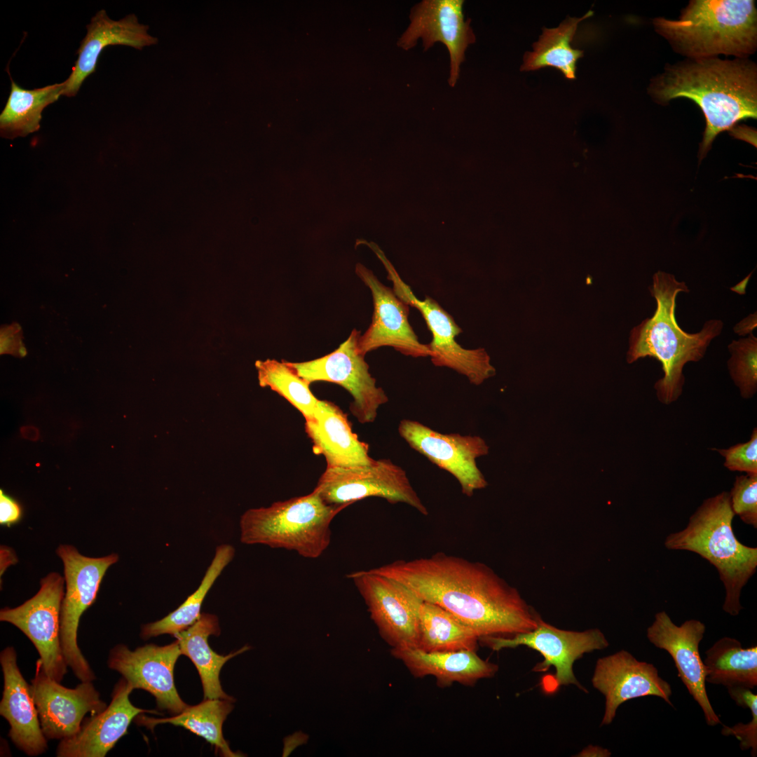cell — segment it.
Masks as SVG:
<instances>
[{
    "mask_svg": "<svg viewBox=\"0 0 757 757\" xmlns=\"http://www.w3.org/2000/svg\"><path fill=\"white\" fill-rule=\"evenodd\" d=\"M233 702L224 699H204L196 705H189L183 711L172 717L156 718L140 714L135 721L152 730L156 725L162 723L183 727L205 739L222 756L235 757L240 755L231 751L222 733L223 723L233 709Z\"/></svg>",
    "mask_w": 757,
    "mask_h": 757,
    "instance_id": "cell-28",
    "label": "cell"
},
{
    "mask_svg": "<svg viewBox=\"0 0 757 757\" xmlns=\"http://www.w3.org/2000/svg\"><path fill=\"white\" fill-rule=\"evenodd\" d=\"M735 514L754 528H757V474L737 476L729 492Z\"/></svg>",
    "mask_w": 757,
    "mask_h": 757,
    "instance_id": "cell-35",
    "label": "cell"
},
{
    "mask_svg": "<svg viewBox=\"0 0 757 757\" xmlns=\"http://www.w3.org/2000/svg\"><path fill=\"white\" fill-rule=\"evenodd\" d=\"M592 14L589 11L580 18H568L556 28H544L539 40L533 43V51L525 53L521 70L552 67L566 79H575L576 63L583 56V51L573 48L571 43L578 24Z\"/></svg>",
    "mask_w": 757,
    "mask_h": 757,
    "instance_id": "cell-31",
    "label": "cell"
},
{
    "mask_svg": "<svg viewBox=\"0 0 757 757\" xmlns=\"http://www.w3.org/2000/svg\"><path fill=\"white\" fill-rule=\"evenodd\" d=\"M375 252L386 266L395 294L420 312L431 332L432 340L428 346L432 364L450 368L477 386L494 376L496 369L485 349H467L461 346L456 338L463 331L453 317L432 298L425 296L424 299H419L410 286L402 280L383 253L380 250Z\"/></svg>",
    "mask_w": 757,
    "mask_h": 757,
    "instance_id": "cell-8",
    "label": "cell"
},
{
    "mask_svg": "<svg viewBox=\"0 0 757 757\" xmlns=\"http://www.w3.org/2000/svg\"><path fill=\"white\" fill-rule=\"evenodd\" d=\"M22 517V509L13 498L0 490V524L11 526L18 523Z\"/></svg>",
    "mask_w": 757,
    "mask_h": 757,
    "instance_id": "cell-38",
    "label": "cell"
},
{
    "mask_svg": "<svg viewBox=\"0 0 757 757\" xmlns=\"http://www.w3.org/2000/svg\"><path fill=\"white\" fill-rule=\"evenodd\" d=\"M728 348L730 376L741 397L750 399L757 391V338L751 333L747 337L732 340Z\"/></svg>",
    "mask_w": 757,
    "mask_h": 757,
    "instance_id": "cell-34",
    "label": "cell"
},
{
    "mask_svg": "<svg viewBox=\"0 0 757 757\" xmlns=\"http://www.w3.org/2000/svg\"><path fill=\"white\" fill-rule=\"evenodd\" d=\"M180 655L177 640L163 646L146 644L134 650L118 644L111 649L107 664L119 672L134 689L151 693L159 710L175 715L189 706L181 699L174 682V668Z\"/></svg>",
    "mask_w": 757,
    "mask_h": 757,
    "instance_id": "cell-16",
    "label": "cell"
},
{
    "mask_svg": "<svg viewBox=\"0 0 757 757\" xmlns=\"http://www.w3.org/2000/svg\"><path fill=\"white\" fill-rule=\"evenodd\" d=\"M18 353L21 357H24L27 355V350L24 346H21L18 348Z\"/></svg>",
    "mask_w": 757,
    "mask_h": 757,
    "instance_id": "cell-42",
    "label": "cell"
},
{
    "mask_svg": "<svg viewBox=\"0 0 757 757\" xmlns=\"http://www.w3.org/2000/svg\"><path fill=\"white\" fill-rule=\"evenodd\" d=\"M313 490L328 504L350 505L374 496L428 514L406 472L389 459H374L369 465L353 468L327 467Z\"/></svg>",
    "mask_w": 757,
    "mask_h": 757,
    "instance_id": "cell-10",
    "label": "cell"
},
{
    "mask_svg": "<svg viewBox=\"0 0 757 757\" xmlns=\"http://www.w3.org/2000/svg\"><path fill=\"white\" fill-rule=\"evenodd\" d=\"M611 753L606 749H603L597 746L589 745L584 749L580 753L579 756H601L608 757L610 756Z\"/></svg>",
    "mask_w": 757,
    "mask_h": 757,
    "instance_id": "cell-40",
    "label": "cell"
},
{
    "mask_svg": "<svg viewBox=\"0 0 757 757\" xmlns=\"http://www.w3.org/2000/svg\"><path fill=\"white\" fill-rule=\"evenodd\" d=\"M756 313L749 315L735 325L733 328L734 332L739 336H746L753 333V330L756 327Z\"/></svg>",
    "mask_w": 757,
    "mask_h": 757,
    "instance_id": "cell-39",
    "label": "cell"
},
{
    "mask_svg": "<svg viewBox=\"0 0 757 757\" xmlns=\"http://www.w3.org/2000/svg\"><path fill=\"white\" fill-rule=\"evenodd\" d=\"M735 515L729 492L722 491L704 500L687 526L664 540L667 549L695 552L717 569L725 589L723 609L732 616L743 608L741 591L757 567V548L743 545L735 535Z\"/></svg>",
    "mask_w": 757,
    "mask_h": 757,
    "instance_id": "cell-4",
    "label": "cell"
},
{
    "mask_svg": "<svg viewBox=\"0 0 757 757\" xmlns=\"http://www.w3.org/2000/svg\"><path fill=\"white\" fill-rule=\"evenodd\" d=\"M30 686L47 739L62 740L74 736L88 713L95 715L107 707L92 681H81L74 688L64 687L46 674L39 660Z\"/></svg>",
    "mask_w": 757,
    "mask_h": 757,
    "instance_id": "cell-17",
    "label": "cell"
},
{
    "mask_svg": "<svg viewBox=\"0 0 757 757\" xmlns=\"http://www.w3.org/2000/svg\"><path fill=\"white\" fill-rule=\"evenodd\" d=\"M255 367L261 387H268L298 409L305 420L313 417L319 399L310 389V383L301 378L287 363L273 359L257 360Z\"/></svg>",
    "mask_w": 757,
    "mask_h": 757,
    "instance_id": "cell-33",
    "label": "cell"
},
{
    "mask_svg": "<svg viewBox=\"0 0 757 757\" xmlns=\"http://www.w3.org/2000/svg\"><path fill=\"white\" fill-rule=\"evenodd\" d=\"M750 275H751V274L749 276H747L744 280H743L742 282H740L738 285H737L734 287L731 288V289L733 290L734 292H737V293L741 294H744L745 293V287H746V285L747 284L748 279H749Z\"/></svg>",
    "mask_w": 757,
    "mask_h": 757,
    "instance_id": "cell-41",
    "label": "cell"
},
{
    "mask_svg": "<svg viewBox=\"0 0 757 757\" xmlns=\"http://www.w3.org/2000/svg\"><path fill=\"white\" fill-rule=\"evenodd\" d=\"M64 579L51 573L41 579L39 592L22 605L0 611V620L21 630L33 643L48 676L60 683L67 671L60 643V612Z\"/></svg>",
    "mask_w": 757,
    "mask_h": 757,
    "instance_id": "cell-12",
    "label": "cell"
},
{
    "mask_svg": "<svg viewBox=\"0 0 757 757\" xmlns=\"http://www.w3.org/2000/svg\"><path fill=\"white\" fill-rule=\"evenodd\" d=\"M234 554L235 550L231 545H219L198 589L165 618L143 625L141 637L148 639L165 634L174 636L192 625L201 615V606L205 596Z\"/></svg>",
    "mask_w": 757,
    "mask_h": 757,
    "instance_id": "cell-32",
    "label": "cell"
},
{
    "mask_svg": "<svg viewBox=\"0 0 757 757\" xmlns=\"http://www.w3.org/2000/svg\"><path fill=\"white\" fill-rule=\"evenodd\" d=\"M479 643L493 650L514 648L525 646L539 652L543 660L536 665L534 671H545L550 667L555 669L552 678L555 688L560 686L575 685L586 691L573 672L574 662L584 654L603 650L609 646L603 633L599 629L571 631L559 629L540 618L537 627L527 632L512 636H487L479 638Z\"/></svg>",
    "mask_w": 757,
    "mask_h": 757,
    "instance_id": "cell-11",
    "label": "cell"
},
{
    "mask_svg": "<svg viewBox=\"0 0 757 757\" xmlns=\"http://www.w3.org/2000/svg\"><path fill=\"white\" fill-rule=\"evenodd\" d=\"M592 683L606 700L601 726L611 724L618 707L632 699L657 696L673 707L671 687L659 676L657 668L625 650L596 661Z\"/></svg>",
    "mask_w": 757,
    "mask_h": 757,
    "instance_id": "cell-19",
    "label": "cell"
},
{
    "mask_svg": "<svg viewBox=\"0 0 757 757\" xmlns=\"http://www.w3.org/2000/svg\"><path fill=\"white\" fill-rule=\"evenodd\" d=\"M57 554L64 564L66 592L60 612V643L66 663L81 681H93L95 675L77 643V631L83 613L97 596L107 570L117 562L116 554L94 558L81 554L71 545H61Z\"/></svg>",
    "mask_w": 757,
    "mask_h": 757,
    "instance_id": "cell-7",
    "label": "cell"
},
{
    "mask_svg": "<svg viewBox=\"0 0 757 757\" xmlns=\"http://www.w3.org/2000/svg\"><path fill=\"white\" fill-rule=\"evenodd\" d=\"M348 506L328 504L313 490L268 507L251 508L240 517V539L246 545L285 549L317 559L331 543L332 521Z\"/></svg>",
    "mask_w": 757,
    "mask_h": 757,
    "instance_id": "cell-6",
    "label": "cell"
},
{
    "mask_svg": "<svg viewBox=\"0 0 757 757\" xmlns=\"http://www.w3.org/2000/svg\"><path fill=\"white\" fill-rule=\"evenodd\" d=\"M476 652L469 650L426 652L416 647L391 649L392 655L402 661L414 677L432 676L442 688L453 683L472 686L480 679L495 676L498 665L483 660Z\"/></svg>",
    "mask_w": 757,
    "mask_h": 757,
    "instance_id": "cell-25",
    "label": "cell"
},
{
    "mask_svg": "<svg viewBox=\"0 0 757 757\" xmlns=\"http://www.w3.org/2000/svg\"><path fill=\"white\" fill-rule=\"evenodd\" d=\"M653 23L676 50L693 59L742 57L756 47L757 12L751 0L693 1L678 20L659 18Z\"/></svg>",
    "mask_w": 757,
    "mask_h": 757,
    "instance_id": "cell-5",
    "label": "cell"
},
{
    "mask_svg": "<svg viewBox=\"0 0 757 757\" xmlns=\"http://www.w3.org/2000/svg\"><path fill=\"white\" fill-rule=\"evenodd\" d=\"M369 570L400 582L422 601L444 608L479 638L527 632L540 618L516 588L481 562L438 552Z\"/></svg>",
    "mask_w": 757,
    "mask_h": 757,
    "instance_id": "cell-1",
    "label": "cell"
},
{
    "mask_svg": "<svg viewBox=\"0 0 757 757\" xmlns=\"http://www.w3.org/2000/svg\"><path fill=\"white\" fill-rule=\"evenodd\" d=\"M381 638L392 648L417 647L422 600L400 582L362 570L348 573Z\"/></svg>",
    "mask_w": 757,
    "mask_h": 757,
    "instance_id": "cell-13",
    "label": "cell"
},
{
    "mask_svg": "<svg viewBox=\"0 0 757 757\" xmlns=\"http://www.w3.org/2000/svg\"><path fill=\"white\" fill-rule=\"evenodd\" d=\"M463 0H423L410 11V23L397 41L405 50L414 48L422 39L424 50L437 42L448 50L450 70L448 83L454 87L459 79L461 64L465 60V52L476 37L470 25L471 19H465Z\"/></svg>",
    "mask_w": 757,
    "mask_h": 757,
    "instance_id": "cell-14",
    "label": "cell"
},
{
    "mask_svg": "<svg viewBox=\"0 0 757 757\" xmlns=\"http://www.w3.org/2000/svg\"><path fill=\"white\" fill-rule=\"evenodd\" d=\"M649 289L656 301V310L652 317L631 329L626 360L632 364L651 357L661 363L664 374L654 388L658 400L670 404L682 394L685 364L704 357L711 341L721 333L723 323L719 319L708 320L700 332L688 333L679 327L675 317L678 294L690 291L686 282L660 271L653 275Z\"/></svg>",
    "mask_w": 757,
    "mask_h": 757,
    "instance_id": "cell-3",
    "label": "cell"
},
{
    "mask_svg": "<svg viewBox=\"0 0 757 757\" xmlns=\"http://www.w3.org/2000/svg\"><path fill=\"white\" fill-rule=\"evenodd\" d=\"M418 619L416 648L426 652L478 649V635L441 606L422 601Z\"/></svg>",
    "mask_w": 757,
    "mask_h": 757,
    "instance_id": "cell-29",
    "label": "cell"
},
{
    "mask_svg": "<svg viewBox=\"0 0 757 757\" xmlns=\"http://www.w3.org/2000/svg\"><path fill=\"white\" fill-rule=\"evenodd\" d=\"M705 681L731 688L757 686V646L744 648L738 640L725 636L705 652Z\"/></svg>",
    "mask_w": 757,
    "mask_h": 757,
    "instance_id": "cell-27",
    "label": "cell"
},
{
    "mask_svg": "<svg viewBox=\"0 0 757 757\" xmlns=\"http://www.w3.org/2000/svg\"><path fill=\"white\" fill-rule=\"evenodd\" d=\"M305 430L313 451L325 458L327 467L353 468L374 460L369 455V445L352 430L347 415L332 402L319 400L313 417L306 421Z\"/></svg>",
    "mask_w": 757,
    "mask_h": 757,
    "instance_id": "cell-24",
    "label": "cell"
},
{
    "mask_svg": "<svg viewBox=\"0 0 757 757\" xmlns=\"http://www.w3.org/2000/svg\"><path fill=\"white\" fill-rule=\"evenodd\" d=\"M705 629L704 624L695 619L678 626L665 611H661L655 614L646 636L652 644L672 657L678 677L702 708L707 725L715 726L721 722L707 693L705 669L699 651Z\"/></svg>",
    "mask_w": 757,
    "mask_h": 757,
    "instance_id": "cell-18",
    "label": "cell"
},
{
    "mask_svg": "<svg viewBox=\"0 0 757 757\" xmlns=\"http://www.w3.org/2000/svg\"><path fill=\"white\" fill-rule=\"evenodd\" d=\"M361 332L352 330L348 338L332 353L301 362H287L288 365L310 384L326 381L339 384L353 397L352 414L361 423H371L378 408L388 401L384 390L376 386L369 373V364L358 348Z\"/></svg>",
    "mask_w": 757,
    "mask_h": 757,
    "instance_id": "cell-9",
    "label": "cell"
},
{
    "mask_svg": "<svg viewBox=\"0 0 757 757\" xmlns=\"http://www.w3.org/2000/svg\"><path fill=\"white\" fill-rule=\"evenodd\" d=\"M220 632L219 620L215 615L201 613L192 625L174 636L179 643L182 654L191 659L198 671L204 699L235 700L222 690L219 673L228 660L247 651L250 647L244 646L227 655L217 654L209 646L208 637L211 635L219 636Z\"/></svg>",
    "mask_w": 757,
    "mask_h": 757,
    "instance_id": "cell-26",
    "label": "cell"
},
{
    "mask_svg": "<svg viewBox=\"0 0 757 757\" xmlns=\"http://www.w3.org/2000/svg\"><path fill=\"white\" fill-rule=\"evenodd\" d=\"M398 432L413 449L452 475L464 495L472 496L476 490L488 485L476 463L477 458L489 453V448L482 437L443 434L409 419L400 421Z\"/></svg>",
    "mask_w": 757,
    "mask_h": 757,
    "instance_id": "cell-15",
    "label": "cell"
},
{
    "mask_svg": "<svg viewBox=\"0 0 757 757\" xmlns=\"http://www.w3.org/2000/svg\"><path fill=\"white\" fill-rule=\"evenodd\" d=\"M650 92L659 102L686 97L701 109L706 128L700 161L720 132L757 115L756 68L742 59L713 57L671 67L652 82Z\"/></svg>",
    "mask_w": 757,
    "mask_h": 757,
    "instance_id": "cell-2",
    "label": "cell"
},
{
    "mask_svg": "<svg viewBox=\"0 0 757 757\" xmlns=\"http://www.w3.org/2000/svg\"><path fill=\"white\" fill-rule=\"evenodd\" d=\"M0 662L4 675L0 714L11 726L8 736L27 755L42 754L48 749L47 738L41 728L31 686L21 674L13 647H6L1 652Z\"/></svg>",
    "mask_w": 757,
    "mask_h": 757,
    "instance_id": "cell-22",
    "label": "cell"
},
{
    "mask_svg": "<svg viewBox=\"0 0 757 757\" xmlns=\"http://www.w3.org/2000/svg\"><path fill=\"white\" fill-rule=\"evenodd\" d=\"M11 80L10 95L0 115V132L3 137L14 139L39 129L42 111L62 95L64 81L26 90Z\"/></svg>",
    "mask_w": 757,
    "mask_h": 757,
    "instance_id": "cell-30",
    "label": "cell"
},
{
    "mask_svg": "<svg viewBox=\"0 0 757 757\" xmlns=\"http://www.w3.org/2000/svg\"><path fill=\"white\" fill-rule=\"evenodd\" d=\"M724 458V466L730 471L757 474V429L754 428L750 439L727 449L714 448Z\"/></svg>",
    "mask_w": 757,
    "mask_h": 757,
    "instance_id": "cell-37",
    "label": "cell"
},
{
    "mask_svg": "<svg viewBox=\"0 0 757 757\" xmlns=\"http://www.w3.org/2000/svg\"><path fill=\"white\" fill-rule=\"evenodd\" d=\"M738 704L749 709L752 719L748 723H739L732 727L723 725L721 730L725 736L733 735L740 742L743 751L751 749V756L757 755V696L751 690L743 692L738 698Z\"/></svg>",
    "mask_w": 757,
    "mask_h": 757,
    "instance_id": "cell-36",
    "label": "cell"
},
{
    "mask_svg": "<svg viewBox=\"0 0 757 757\" xmlns=\"http://www.w3.org/2000/svg\"><path fill=\"white\" fill-rule=\"evenodd\" d=\"M134 690L123 677L116 684L111 702L102 712L83 721L74 736L60 740L58 757H104L128 732L130 723L140 714H160L156 710L135 707L129 696Z\"/></svg>",
    "mask_w": 757,
    "mask_h": 757,
    "instance_id": "cell-21",
    "label": "cell"
},
{
    "mask_svg": "<svg viewBox=\"0 0 757 757\" xmlns=\"http://www.w3.org/2000/svg\"><path fill=\"white\" fill-rule=\"evenodd\" d=\"M357 273L369 288L374 304L371 322L359 338L360 352L365 355L380 347L390 346L406 356L430 357L428 344L419 341L409 322L410 306L364 267L358 266Z\"/></svg>",
    "mask_w": 757,
    "mask_h": 757,
    "instance_id": "cell-20",
    "label": "cell"
},
{
    "mask_svg": "<svg viewBox=\"0 0 757 757\" xmlns=\"http://www.w3.org/2000/svg\"><path fill=\"white\" fill-rule=\"evenodd\" d=\"M86 28L87 34L76 51L78 58L64 81L62 95L73 97L77 94L85 79L95 72L99 57L107 46L125 45L142 49L157 43V39L148 33L149 27L140 24L134 14L114 20L102 9L92 18Z\"/></svg>",
    "mask_w": 757,
    "mask_h": 757,
    "instance_id": "cell-23",
    "label": "cell"
}]
</instances>
